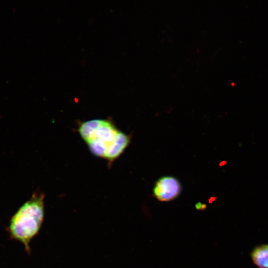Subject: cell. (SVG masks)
<instances>
[{"mask_svg":"<svg viewBox=\"0 0 268 268\" xmlns=\"http://www.w3.org/2000/svg\"><path fill=\"white\" fill-rule=\"evenodd\" d=\"M181 191V185L179 180L170 176L159 178L153 189L155 197L160 201H172L178 196Z\"/></svg>","mask_w":268,"mask_h":268,"instance_id":"3957f363","label":"cell"},{"mask_svg":"<svg viewBox=\"0 0 268 268\" xmlns=\"http://www.w3.org/2000/svg\"><path fill=\"white\" fill-rule=\"evenodd\" d=\"M79 132L93 154L111 161L118 157L130 143L129 136L107 120L84 122Z\"/></svg>","mask_w":268,"mask_h":268,"instance_id":"6da1fadb","label":"cell"},{"mask_svg":"<svg viewBox=\"0 0 268 268\" xmlns=\"http://www.w3.org/2000/svg\"><path fill=\"white\" fill-rule=\"evenodd\" d=\"M44 199L42 193H33L11 217L7 226L10 238L21 243L28 254L30 242L38 234L43 222Z\"/></svg>","mask_w":268,"mask_h":268,"instance_id":"7a4b0ae2","label":"cell"},{"mask_svg":"<svg viewBox=\"0 0 268 268\" xmlns=\"http://www.w3.org/2000/svg\"><path fill=\"white\" fill-rule=\"evenodd\" d=\"M251 257L259 268H268V244L259 245L252 250Z\"/></svg>","mask_w":268,"mask_h":268,"instance_id":"277c9868","label":"cell"}]
</instances>
